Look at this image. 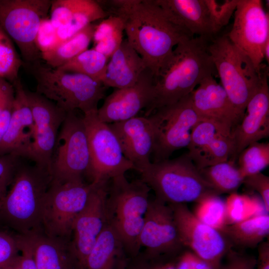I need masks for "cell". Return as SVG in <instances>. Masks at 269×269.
<instances>
[{"label": "cell", "instance_id": "4", "mask_svg": "<svg viewBox=\"0 0 269 269\" xmlns=\"http://www.w3.org/2000/svg\"><path fill=\"white\" fill-rule=\"evenodd\" d=\"M139 172L140 179L154 192L155 198L167 204L197 203L209 196H219L187 153L175 158L151 162Z\"/></svg>", "mask_w": 269, "mask_h": 269}, {"label": "cell", "instance_id": "43", "mask_svg": "<svg viewBox=\"0 0 269 269\" xmlns=\"http://www.w3.org/2000/svg\"><path fill=\"white\" fill-rule=\"evenodd\" d=\"M226 257V262L221 269H256V259L253 256L232 249Z\"/></svg>", "mask_w": 269, "mask_h": 269}, {"label": "cell", "instance_id": "37", "mask_svg": "<svg viewBox=\"0 0 269 269\" xmlns=\"http://www.w3.org/2000/svg\"><path fill=\"white\" fill-rule=\"evenodd\" d=\"M192 213L203 223L220 231L226 225L225 203L219 196L203 198L196 203Z\"/></svg>", "mask_w": 269, "mask_h": 269}, {"label": "cell", "instance_id": "18", "mask_svg": "<svg viewBox=\"0 0 269 269\" xmlns=\"http://www.w3.org/2000/svg\"><path fill=\"white\" fill-rule=\"evenodd\" d=\"M232 129L202 119L193 129L187 154L198 170L232 160L234 144Z\"/></svg>", "mask_w": 269, "mask_h": 269}, {"label": "cell", "instance_id": "28", "mask_svg": "<svg viewBox=\"0 0 269 269\" xmlns=\"http://www.w3.org/2000/svg\"><path fill=\"white\" fill-rule=\"evenodd\" d=\"M129 257L120 237L106 222L87 258L86 269H127Z\"/></svg>", "mask_w": 269, "mask_h": 269}, {"label": "cell", "instance_id": "32", "mask_svg": "<svg viewBox=\"0 0 269 269\" xmlns=\"http://www.w3.org/2000/svg\"><path fill=\"white\" fill-rule=\"evenodd\" d=\"M124 31L125 25L121 17L115 15L107 17L96 25L93 48L110 59L122 44Z\"/></svg>", "mask_w": 269, "mask_h": 269}, {"label": "cell", "instance_id": "21", "mask_svg": "<svg viewBox=\"0 0 269 269\" xmlns=\"http://www.w3.org/2000/svg\"><path fill=\"white\" fill-rule=\"evenodd\" d=\"M117 136L125 157L139 172L151 162L155 141V131L150 116H135L109 124Z\"/></svg>", "mask_w": 269, "mask_h": 269}, {"label": "cell", "instance_id": "48", "mask_svg": "<svg viewBox=\"0 0 269 269\" xmlns=\"http://www.w3.org/2000/svg\"><path fill=\"white\" fill-rule=\"evenodd\" d=\"M162 264L150 265L146 263L137 264L131 268L130 264L127 269H159Z\"/></svg>", "mask_w": 269, "mask_h": 269}, {"label": "cell", "instance_id": "25", "mask_svg": "<svg viewBox=\"0 0 269 269\" xmlns=\"http://www.w3.org/2000/svg\"><path fill=\"white\" fill-rule=\"evenodd\" d=\"M155 0L172 22L192 36H214L204 0Z\"/></svg>", "mask_w": 269, "mask_h": 269}, {"label": "cell", "instance_id": "30", "mask_svg": "<svg viewBox=\"0 0 269 269\" xmlns=\"http://www.w3.org/2000/svg\"><path fill=\"white\" fill-rule=\"evenodd\" d=\"M96 25L91 23L70 38L61 42L53 49L41 53L46 64L57 68L88 49L92 40Z\"/></svg>", "mask_w": 269, "mask_h": 269}, {"label": "cell", "instance_id": "15", "mask_svg": "<svg viewBox=\"0 0 269 269\" xmlns=\"http://www.w3.org/2000/svg\"><path fill=\"white\" fill-rule=\"evenodd\" d=\"M168 205L183 247L189 248L213 269H221L223 259L233 248L224 234L197 219L186 204Z\"/></svg>", "mask_w": 269, "mask_h": 269}, {"label": "cell", "instance_id": "41", "mask_svg": "<svg viewBox=\"0 0 269 269\" xmlns=\"http://www.w3.org/2000/svg\"><path fill=\"white\" fill-rule=\"evenodd\" d=\"M35 43L40 53L48 51L58 44L57 30L49 18L46 17L41 21Z\"/></svg>", "mask_w": 269, "mask_h": 269}, {"label": "cell", "instance_id": "31", "mask_svg": "<svg viewBox=\"0 0 269 269\" xmlns=\"http://www.w3.org/2000/svg\"><path fill=\"white\" fill-rule=\"evenodd\" d=\"M199 170L219 195L237 193L244 179L235 162L230 159Z\"/></svg>", "mask_w": 269, "mask_h": 269}, {"label": "cell", "instance_id": "49", "mask_svg": "<svg viewBox=\"0 0 269 269\" xmlns=\"http://www.w3.org/2000/svg\"><path fill=\"white\" fill-rule=\"evenodd\" d=\"M264 58L268 64L269 63V39L266 42L264 48Z\"/></svg>", "mask_w": 269, "mask_h": 269}, {"label": "cell", "instance_id": "38", "mask_svg": "<svg viewBox=\"0 0 269 269\" xmlns=\"http://www.w3.org/2000/svg\"><path fill=\"white\" fill-rule=\"evenodd\" d=\"M214 36L226 26L234 13L238 0H204Z\"/></svg>", "mask_w": 269, "mask_h": 269}, {"label": "cell", "instance_id": "29", "mask_svg": "<svg viewBox=\"0 0 269 269\" xmlns=\"http://www.w3.org/2000/svg\"><path fill=\"white\" fill-rule=\"evenodd\" d=\"M233 247L254 248L269 234V215L266 214L226 225L220 230Z\"/></svg>", "mask_w": 269, "mask_h": 269}, {"label": "cell", "instance_id": "45", "mask_svg": "<svg viewBox=\"0 0 269 269\" xmlns=\"http://www.w3.org/2000/svg\"><path fill=\"white\" fill-rule=\"evenodd\" d=\"M256 269H269V242L263 241L258 246Z\"/></svg>", "mask_w": 269, "mask_h": 269}, {"label": "cell", "instance_id": "27", "mask_svg": "<svg viewBox=\"0 0 269 269\" xmlns=\"http://www.w3.org/2000/svg\"><path fill=\"white\" fill-rule=\"evenodd\" d=\"M24 236L30 245L37 269H79L70 241L51 238L43 232Z\"/></svg>", "mask_w": 269, "mask_h": 269}, {"label": "cell", "instance_id": "22", "mask_svg": "<svg viewBox=\"0 0 269 269\" xmlns=\"http://www.w3.org/2000/svg\"><path fill=\"white\" fill-rule=\"evenodd\" d=\"M50 11L59 44L108 15L100 2L93 0H52Z\"/></svg>", "mask_w": 269, "mask_h": 269}, {"label": "cell", "instance_id": "33", "mask_svg": "<svg viewBox=\"0 0 269 269\" xmlns=\"http://www.w3.org/2000/svg\"><path fill=\"white\" fill-rule=\"evenodd\" d=\"M225 203L226 225L268 214L262 200L255 196L234 193L229 194Z\"/></svg>", "mask_w": 269, "mask_h": 269}, {"label": "cell", "instance_id": "10", "mask_svg": "<svg viewBox=\"0 0 269 269\" xmlns=\"http://www.w3.org/2000/svg\"><path fill=\"white\" fill-rule=\"evenodd\" d=\"M52 0H0V26L18 46L25 64L41 61L35 41Z\"/></svg>", "mask_w": 269, "mask_h": 269}, {"label": "cell", "instance_id": "8", "mask_svg": "<svg viewBox=\"0 0 269 269\" xmlns=\"http://www.w3.org/2000/svg\"><path fill=\"white\" fill-rule=\"evenodd\" d=\"M91 157L83 117L67 113L59 131L52 157V181L63 183L83 181L89 177Z\"/></svg>", "mask_w": 269, "mask_h": 269}, {"label": "cell", "instance_id": "19", "mask_svg": "<svg viewBox=\"0 0 269 269\" xmlns=\"http://www.w3.org/2000/svg\"><path fill=\"white\" fill-rule=\"evenodd\" d=\"M269 68L262 75L261 82L249 101L241 121L232 130L234 154L236 162L239 153L247 146L269 135Z\"/></svg>", "mask_w": 269, "mask_h": 269}, {"label": "cell", "instance_id": "17", "mask_svg": "<svg viewBox=\"0 0 269 269\" xmlns=\"http://www.w3.org/2000/svg\"><path fill=\"white\" fill-rule=\"evenodd\" d=\"M139 242L151 259L174 254L184 247L170 205L156 198L149 200Z\"/></svg>", "mask_w": 269, "mask_h": 269}, {"label": "cell", "instance_id": "39", "mask_svg": "<svg viewBox=\"0 0 269 269\" xmlns=\"http://www.w3.org/2000/svg\"><path fill=\"white\" fill-rule=\"evenodd\" d=\"M21 158L14 153L0 155V195L5 196L21 162Z\"/></svg>", "mask_w": 269, "mask_h": 269}, {"label": "cell", "instance_id": "24", "mask_svg": "<svg viewBox=\"0 0 269 269\" xmlns=\"http://www.w3.org/2000/svg\"><path fill=\"white\" fill-rule=\"evenodd\" d=\"M12 85L14 100L7 129L0 142V155L14 153L21 157L32 141L34 121L20 79Z\"/></svg>", "mask_w": 269, "mask_h": 269}, {"label": "cell", "instance_id": "3", "mask_svg": "<svg viewBox=\"0 0 269 269\" xmlns=\"http://www.w3.org/2000/svg\"><path fill=\"white\" fill-rule=\"evenodd\" d=\"M52 180L48 169L21 162L2 201L0 224L19 235L42 232V207Z\"/></svg>", "mask_w": 269, "mask_h": 269}, {"label": "cell", "instance_id": "12", "mask_svg": "<svg viewBox=\"0 0 269 269\" xmlns=\"http://www.w3.org/2000/svg\"><path fill=\"white\" fill-rule=\"evenodd\" d=\"M97 112L84 115L91 157V182H108L135 168L124 156L119 140L108 124L99 119Z\"/></svg>", "mask_w": 269, "mask_h": 269}, {"label": "cell", "instance_id": "26", "mask_svg": "<svg viewBox=\"0 0 269 269\" xmlns=\"http://www.w3.org/2000/svg\"><path fill=\"white\" fill-rule=\"evenodd\" d=\"M146 68L141 57L126 39L110 58L102 82L106 87H130L136 83Z\"/></svg>", "mask_w": 269, "mask_h": 269}, {"label": "cell", "instance_id": "20", "mask_svg": "<svg viewBox=\"0 0 269 269\" xmlns=\"http://www.w3.org/2000/svg\"><path fill=\"white\" fill-rule=\"evenodd\" d=\"M154 76L146 68L134 85L117 89L105 98L97 115L102 122L111 124L136 116L150 104L153 96Z\"/></svg>", "mask_w": 269, "mask_h": 269}, {"label": "cell", "instance_id": "13", "mask_svg": "<svg viewBox=\"0 0 269 269\" xmlns=\"http://www.w3.org/2000/svg\"><path fill=\"white\" fill-rule=\"evenodd\" d=\"M25 91L33 116L34 134L32 142L21 157L50 171L59 131L67 112L37 92Z\"/></svg>", "mask_w": 269, "mask_h": 269}, {"label": "cell", "instance_id": "44", "mask_svg": "<svg viewBox=\"0 0 269 269\" xmlns=\"http://www.w3.org/2000/svg\"><path fill=\"white\" fill-rule=\"evenodd\" d=\"M13 86L5 79L0 77V115L6 106L14 99Z\"/></svg>", "mask_w": 269, "mask_h": 269}, {"label": "cell", "instance_id": "1", "mask_svg": "<svg viewBox=\"0 0 269 269\" xmlns=\"http://www.w3.org/2000/svg\"><path fill=\"white\" fill-rule=\"evenodd\" d=\"M124 21L127 40L155 77L179 43L194 37L172 22L155 0H111Z\"/></svg>", "mask_w": 269, "mask_h": 269}, {"label": "cell", "instance_id": "2", "mask_svg": "<svg viewBox=\"0 0 269 269\" xmlns=\"http://www.w3.org/2000/svg\"><path fill=\"white\" fill-rule=\"evenodd\" d=\"M211 39L195 36L178 44L154 77L152 100L144 116L190 94L207 76L217 74L208 50Z\"/></svg>", "mask_w": 269, "mask_h": 269}, {"label": "cell", "instance_id": "11", "mask_svg": "<svg viewBox=\"0 0 269 269\" xmlns=\"http://www.w3.org/2000/svg\"><path fill=\"white\" fill-rule=\"evenodd\" d=\"M149 116L155 131L153 162L168 159L174 151L187 148L193 129L202 119L193 106L190 94Z\"/></svg>", "mask_w": 269, "mask_h": 269}, {"label": "cell", "instance_id": "14", "mask_svg": "<svg viewBox=\"0 0 269 269\" xmlns=\"http://www.w3.org/2000/svg\"><path fill=\"white\" fill-rule=\"evenodd\" d=\"M231 30L226 34L231 41L252 61L261 74L264 48L269 39V14L261 0H238Z\"/></svg>", "mask_w": 269, "mask_h": 269}, {"label": "cell", "instance_id": "42", "mask_svg": "<svg viewBox=\"0 0 269 269\" xmlns=\"http://www.w3.org/2000/svg\"><path fill=\"white\" fill-rule=\"evenodd\" d=\"M243 184L258 192L264 203L266 212H269V177L260 172L244 178Z\"/></svg>", "mask_w": 269, "mask_h": 269}, {"label": "cell", "instance_id": "6", "mask_svg": "<svg viewBox=\"0 0 269 269\" xmlns=\"http://www.w3.org/2000/svg\"><path fill=\"white\" fill-rule=\"evenodd\" d=\"M36 82L37 93L66 112L79 110L84 115L98 111L106 88L99 81L83 74L53 68L41 61L24 66Z\"/></svg>", "mask_w": 269, "mask_h": 269}, {"label": "cell", "instance_id": "52", "mask_svg": "<svg viewBox=\"0 0 269 269\" xmlns=\"http://www.w3.org/2000/svg\"><path fill=\"white\" fill-rule=\"evenodd\" d=\"M4 197L5 196L0 195V208Z\"/></svg>", "mask_w": 269, "mask_h": 269}, {"label": "cell", "instance_id": "23", "mask_svg": "<svg viewBox=\"0 0 269 269\" xmlns=\"http://www.w3.org/2000/svg\"><path fill=\"white\" fill-rule=\"evenodd\" d=\"M190 96L194 109L202 119L216 122L232 130L243 118L213 75L203 79Z\"/></svg>", "mask_w": 269, "mask_h": 269}, {"label": "cell", "instance_id": "7", "mask_svg": "<svg viewBox=\"0 0 269 269\" xmlns=\"http://www.w3.org/2000/svg\"><path fill=\"white\" fill-rule=\"evenodd\" d=\"M208 50L222 86L243 117L268 66L266 65L259 74L250 59L231 41L227 34L213 36L209 41Z\"/></svg>", "mask_w": 269, "mask_h": 269}, {"label": "cell", "instance_id": "34", "mask_svg": "<svg viewBox=\"0 0 269 269\" xmlns=\"http://www.w3.org/2000/svg\"><path fill=\"white\" fill-rule=\"evenodd\" d=\"M108 62V59L105 56L92 48L86 50L56 69L83 74L102 82Z\"/></svg>", "mask_w": 269, "mask_h": 269}, {"label": "cell", "instance_id": "40", "mask_svg": "<svg viewBox=\"0 0 269 269\" xmlns=\"http://www.w3.org/2000/svg\"><path fill=\"white\" fill-rule=\"evenodd\" d=\"M19 253L17 235L0 229V268L10 265Z\"/></svg>", "mask_w": 269, "mask_h": 269}, {"label": "cell", "instance_id": "5", "mask_svg": "<svg viewBox=\"0 0 269 269\" xmlns=\"http://www.w3.org/2000/svg\"><path fill=\"white\" fill-rule=\"evenodd\" d=\"M110 181L106 201V222L120 237L130 257L134 258L141 247L139 238L151 189L141 179L130 182L125 175Z\"/></svg>", "mask_w": 269, "mask_h": 269}, {"label": "cell", "instance_id": "16", "mask_svg": "<svg viewBox=\"0 0 269 269\" xmlns=\"http://www.w3.org/2000/svg\"><path fill=\"white\" fill-rule=\"evenodd\" d=\"M108 182L96 183L72 228L71 251L79 269H86L87 258L106 224Z\"/></svg>", "mask_w": 269, "mask_h": 269}, {"label": "cell", "instance_id": "36", "mask_svg": "<svg viewBox=\"0 0 269 269\" xmlns=\"http://www.w3.org/2000/svg\"><path fill=\"white\" fill-rule=\"evenodd\" d=\"M23 65L13 41L0 26V77L12 84L18 79L19 69Z\"/></svg>", "mask_w": 269, "mask_h": 269}, {"label": "cell", "instance_id": "46", "mask_svg": "<svg viewBox=\"0 0 269 269\" xmlns=\"http://www.w3.org/2000/svg\"><path fill=\"white\" fill-rule=\"evenodd\" d=\"M190 260L192 269H213L208 263L190 251Z\"/></svg>", "mask_w": 269, "mask_h": 269}, {"label": "cell", "instance_id": "9", "mask_svg": "<svg viewBox=\"0 0 269 269\" xmlns=\"http://www.w3.org/2000/svg\"><path fill=\"white\" fill-rule=\"evenodd\" d=\"M96 184L84 181H52L42 207V232L51 238L70 241L74 221Z\"/></svg>", "mask_w": 269, "mask_h": 269}, {"label": "cell", "instance_id": "51", "mask_svg": "<svg viewBox=\"0 0 269 269\" xmlns=\"http://www.w3.org/2000/svg\"><path fill=\"white\" fill-rule=\"evenodd\" d=\"M0 269H11V264L5 267L0 268Z\"/></svg>", "mask_w": 269, "mask_h": 269}, {"label": "cell", "instance_id": "50", "mask_svg": "<svg viewBox=\"0 0 269 269\" xmlns=\"http://www.w3.org/2000/svg\"><path fill=\"white\" fill-rule=\"evenodd\" d=\"M175 264L169 262L164 264H162L159 269H175Z\"/></svg>", "mask_w": 269, "mask_h": 269}, {"label": "cell", "instance_id": "47", "mask_svg": "<svg viewBox=\"0 0 269 269\" xmlns=\"http://www.w3.org/2000/svg\"><path fill=\"white\" fill-rule=\"evenodd\" d=\"M175 269H192L190 260V251L183 253L175 264Z\"/></svg>", "mask_w": 269, "mask_h": 269}, {"label": "cell", "instance_id": "35", "mask_svg": "<svg viewBox=\"0 0 269 269\" xmlns=\"http://www.w3.org/2000/svg\"><path fill=\"white\" fill-rule=\"evenodd\" d=\"M238 167L245 178L262 172L269 165V142H254L238 155Z\"/></svg>", "mask_w": 269, "mask_h": 269}]
</instances>
